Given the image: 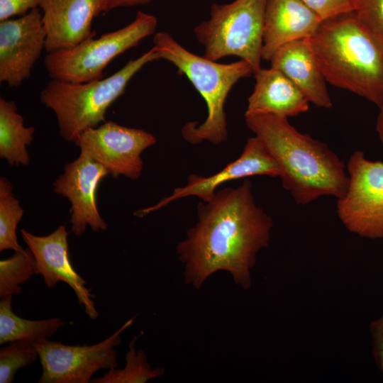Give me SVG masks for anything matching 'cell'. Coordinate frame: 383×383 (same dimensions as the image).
<instances>
[{
	"instance_id": "1",
	"label": "cell",
	"mask_w": 383,
	"mask_h": 383,
	"mask_svg": "<svg viewBox=\"0 0 383 383\" xmlns=\"http://www.w3.org/2000/svg\"><path fill=\"white\" fill-rule=\"evenodd\" d=\"M272 227L271 216L255 202L250 181L199 202L196 224L176 247L186 284L199 289L212 274L226 271L248 289L251 269L269 245Z\"/></svg>"
},
{
	"instance_id": "2",
	"label": "cell",
	"mask_w": 383,
	"mask_h": 383,
	"mask_svg": "<svg viewBox=\"0 0 383 383\" xmlns=\"http://www.w3.org/2000/svg\"><path fill=\"white\" fill-rule=\"evenodd\" d=\"M245 123L262 142L280 170L283 188L296 204L322 196L340 199L349 177L344 162L324 143L299 132L287 118L272 114L245 115Z\"/></svg>"
},
{
	"instance_id": "3",
	"label": "cell",
	"mask_w": 383,
	"mask_h": 383,
	"mask_svg": "<svg viewBox=\"0 0 383 383\" xmlns=\"http://www.w3.org/2000/svg\"><path fill=\"white\" fill-rule=\"evenodd\" d=\"M309 41L326 82L382 106L383 45L353 12L322 21Z\"/></svg>"
},
{
	"instance_id": "4",
	"label": "cell",
	"mask_w": 383,
	"mask_h": 383,
	"mask_svg": "<svg viewBox=\"0 0 383 383\" xmlns=\"http://www.w3.org/2000/svg\"><path fill=\"white\" fill-rule=\"evenodd\" d=\"M160 59L166 60L184 74L206 101L208 115L199 124L188 122L182 128L183 138L189 143L209 141L218 145L228 138L225 103L229 91L240 79L254 74L251 66L240 60L220 64L196 55L179 45L168 33L158 32L153 38Z\"/></svg>"
},
{
	"instance_id": "5",
	"label": "cell",
	"mask_w": 383,
	"mask_h": 383,
	"mask_svg": "<svg viewBox=\"0 0 383 383\" xmlns=\"http://www.w3.org/2000/svg\"><path fill=\"white\" fill-rule=\"evenodd\" d=\"M159 57L152 47L106 78L82 83L52 79L40 92V101L55 113L61 137L74 142L84 131L106 122L108 108L124 93L131 78Z\"/></svg>"
},
{
	"instance_id": "6",
	"label": "cell",
	"mask_w": 383,
	"mask_h": 383,
	"mask_svg": "<svg viewBox=\"0 0 383 383\" xmlns=\"http://www.w3.org/2000/svg\"><path fill=\"white\" fill-rule=\"evenodd\" d=\"M267 0H235L213 4L209 20L194 29L204 47V57L217 61L237 56L246 61L254 73L260 68L264 18Z\"/></svg>"
},
{
	"instance_id": "7",
	"label": "cell",
	"mask_w": 383,
	"mask_h": 383,
	"mask_svg": "<svg viewBox=\"0 0 383 383\" xmlns=\"http://www.w3.org/2000/svg\"><path fill=\"white\" fill-rule=\"evenodd\" d=\"M157 25L155 16L138 11L135 19L121 29L48 53L44 60L45 70L52 79L66 82L100 79L112 60L153 34Z\"/></svg>"
},
{
	"instance_id": "8",
	"label": "cell",
	"mask_w": 383,
	"mask_h": 383,
	"mask_svg": "<svg viewBox=\"0 0 383 383\" xmlns=\"http://www.w3.org/2000/svg\"><path fill=\"white\" fill-rule=\"evenodd\" d=\"M347 169L348 188L337 201L339 218L349 231L362 238H383V162L367 160L357 150Z\"/></svg>"
},
{
	"instance_id": "9",
	"label": "cell",
	"mask_w": 383,
	"mask_h": 383,
	"mask_svg": "<svg viewBox=\"0 0 383 383\" xmlns=\"http://www.w3.org/2000/svg\"><path fill=\"white\" fill-rule=\"evenodd\" d=\"M135 318L105 340L91 345H67L49 340L35 343L43 369L38 382L89 383L97 371L117 367L115 348L121 343V333L132 325Z\"/></svg>"
},
{
	"instance_id": "10",
	"label": "cell",
	"mask_w": 383,
	"mask_h": 383,
	"mask_svg": "<svg viewBox=\"0 0 383 383\" xmlns=\"http://www.w3.org/2000/svg\"><path fill=\"white\" fill-rule=\"evenodd\" d=\"M157 142L151 133L106 121L82 132L74 142L82 154L103 165L113 177L138 179L142 173V152Z\"/></svg>"
},
{
	"instance_id": "11",
	"label": "cell",
	"mask_w": 383,
	"mask_h": 383,
	"mask_svg": "<svg viewBox=\"0 0 383 383\" xmlns=\"http://www.w3.org/2000/svg\"><path fill=\"white\" fill-rule=\"evenodd\" d=\"M38 8L0 22V82L17 87L28 79L45 49L46 33Z\"/></svg>"
},
{
	"instance_id": "12",
	"label": "cell",
	"mask_w": 383,
	"mask_h": 383,
	"mask_svg": "<svg viewBox=\"0 0 383 383\" xmlns=\"http://www.w3.org/2000/svg\"><path fill=\"white\" fill-rule=\"evenodd\" d=\"M280 174L279 166L260 139L257 136L250 137L247 140L240 156L221 170L209 177L190 174L185 186L175 188L170 196L150 207L136 211L134 215L145 216L172 201L189 196L208 201L213 198L218 187L227 182L256 175L275 177H279Z\"/></svg>"
},
{
	"instance_id": "13",
	"label": "cell",
	"mask_w": 383,
	"mask_h": 383,
	"mask_svg": "<svg viewBox=\"0 0 383 383\" xmlns=\"http://www.w3.org/2000/svg\"><path fill=\"white\" fill-rule=\"evenodd\" d=\"M110 174L101 164L80 154L65 166L63 173L55 181L54 192L68 199L71 204V231L81 236L87 226L98 233L107 225L96 206V190L101 180Z\"/></svg>"
},
{
	"instance_id": "14",
	"label": "cell",
	"mask_w": 383,
	"mask_h": 383,
	"mask_svg": "<svg viewBox=\"0 0 383 383\" xmlns=\"http://www.w3.org/2000/svg\"><path fill=\"white\" fill-rule=\"evenodd\" d=\"M21 233L34 256L35 274L43 277L48 288L60 281L67 284L89 318L96 319L99 313L93 300L94 296L86 287V281L74 269L69 258L68 232L65 226H60L45 236L35 235L25 229H21Z\"/></svg>"
},
{
	"instance_id": "15",
	"label": "cell",
	"mask_w": 383,
	"mask_h": 383,
	"mask_svg": "<svg viewBox=\"0 0 383 383\" xmlns=\"http://www.w3.org/2000/svg\"><path fill=\"white\" fill-rule=\"evenodd\" d=\"M40 8L49 53L94 38L92 21L111 10V0H43Z\"/></svg>"
},
{
	"instance_id": "16",
	"label": "cell",
	"mask_w": 383,
	"mask_h": 383,
	"mask_svg": "<svg viewBox=\"0 0 383 383\" xmlns=\"http://www.w3.org/2000/svg\"><path fill=\"white\" fill-rule=\"evenodd\" d=\"M321 22L301 0H267L262 59L270 61L284 45L311 37Z\"/></svg>"
},
{
	"instance_id": "17",
	"label": "cell",
	"mask_w": 383,
	"mask_h": 383,
	"mask_svg": "<svg viewBox=\"0 0 383 383\" xmlns=\"http://www.w3.org/2000/svg\"><path fill=\"white\" fill-rule=\"evenodd\" d=\"M270 62L272 67L281 71L301 90L309 103L325 109L333 106L309 38L284 45Z\"/></svg>"
},
{
	"instance_id": "18",
	"label": "cell",
	"mask_w": 383,
	"mask_h": 383,
	"mask_svg": "<svg viewBox=\"0 0 383 383\" xmlns=\"http://www.w3.org/2000/svg\"><path fill=\"white\" fill-rule=\"evenodd\" d=\"M254 77L255 84L245 115L272 114L288 118L309 110L308 99L279 70L260 67Z\"/></svg>"
},
{
	"instance_id": "19",
	"label": "cell",
	"mask_w": 383,
	"mask_h": 383,
	"mask_svg": "<svg viewBox=\"0 0 383 383\" xmlns=\"http://www.w3.org/2000/svg\"><path fill=\"white\" fill-rule=\"evenodd\" d=\"M35 128L26 127L14 101L0 98V157L12 166L30 162L26 149L33 140Z\"/></svg>"
},
{
	"instance_id": "20",
	"label": "cell",
	"mask_w": 383,
	"mask_h": 383,
	"mask_svg": "<svg viewBox=\"0 0 383 383\" xmlns=\"http://www.w3.org/2000/svg\"><path fill=\"white\" fill-rule=\"evenodd\" d=\"M13 296L0 301V344L26 340L33 344L49 340L65 322L60 318L24 319L12 310Z\"/></svg>"
},
{
	"instance_id": "21",
	"label": "cell",
	"mask_w": 383,
	"mask_h": 383,
	"mask_svg": "<svg viewBox=\"0 0 383 383\" xmlns=\"http://www.w3.org/2000/svg\"><path fill=\"white\" fill-rule=\"evenodd\" d=\"M134 338L129 344L125 357L126 365L123 369L113 368L102 377L91 380L92 383H145L164 375L163 368H152L148 361L146 353L136 350Z\"/></svg>"
},
{
	"instance_id": "22",
	"label": "cell",
	"mask_w": 383,
	"mask_h": 383,
	"mask_svg": "<svg viewBox=\"0 0 383 383\" xmlns=\"http://www.w3.org/2000/svg\"><path fill=\"white\" fill-rule=\"evenodd\" d=\"M13 186L4 177L0 178V251H20L16 228L21 221L23 209L13 193Z\"/></svg>"
},
{
	"instance_id": "23",
	"label": "cell",
	"mask_w": 383,
	"mask_h": 383,
	"mask_svg": "<svg viewBox=\"0 0 383 383\" xmlns=\"http://www.w3.org/2000/svg\"><path fill=\"white\" fill-rule=\"evenodd\" d=\"M35 274V261L28 248L0 260V297L19 294L21 285Z\"/></svg>"
},
{
	"instance_id": "24",
	"label": "cell",
	"mask_w": 383,
	"mask_h": 383,
	"mask_svg": "<svg viewBox=\"0 0 383 383\" xmlns=\"http://www.w3.org/2000/svg\"><path fill=\"white\" fill-rule=\"evenodd\" d=\"M39 358L35 345L26 340L9 343L0 350V382H13L16 372Z\"/></svg>"
},
{
	"instance_id": "25",
	"label": "cell",
	"mask_w": 383,
	"mask_h": 383,
	"mask_svg": "<svg viewBox=\"0 0 383 383\" xmlns=\"http://www.w3.org/2000/svg\"><path fill=\"white\" fill-rule=\"evenodd\" d=\"M360 23L383 45V0H353Z\"/></svg>"
},
{
	"instance_id": "26",
	"label": "cell",
	"mask_w": 383,
	"mask_h": 383,
	"mask_svg": "<svg viewBox=\"0 0 383 383\" xmlns=\"http://www.w3.org/2000/svg\"><path fill=\"white\" fill-rule=\"evenodd\" d=\"M322 21L354 11L353 0H301Z\"/></svg>"
},
{
	"instance_id": "27",
	"label": "cell",
	"mask_w": 383,
	"mask_h": 383,
	"mask_svg": "<svg viewBox=\"0 0 383 383\" xmlns=\"http://www.w3.org/2000/svg\"><path fill=\"white\" fill-rule=\"evenodd\" d=\"M43 0H0V22L40 8Z\"/></svg>"
},
{
	"instance_id": "28",
	"label": "cell",
	"mask_w": 383,
	"mask_h": 383,
	"mask_svg": "<svg viewBox=\"0 0 383 383\" xmlns=\"http://www.w3.org/2000/svg\"><path fill=\"white\" fill-rule=\"evenodd\" d=\"M372 353L376 363L383 375V313L370 323Z\"/></svg>"
},
{
	"instance_id": "29",
	"label": "cell",
	"mask_w": 383,
	"mask_h": 383,
	"mask_svg": "<svg viewBox=\"0 0 383 383\" xmlns=\"http://www.w3.org/2000/svg\"><path fill=\"white\" fill-rule=\"evenodd\" d=\"M151 0H111V9L119 6H130L141 4H146Z\"/></svg>"
},
{
	"instance_id": "30",
	"label": "cell",
	"mask_w": 383,
	"mask_h": 383,
	"mask_svg": "<svg viewBox=\"0 0 383 383\" xmlns=\"http://www.w3.org/2000/svg\"><path fill=\"white\" fill-rule=\"evenodd\" d=\"M379 109V112L377 119L376 131L378 133L380 141L383 144V104Z\"/></svg>"
}]
</instances>
